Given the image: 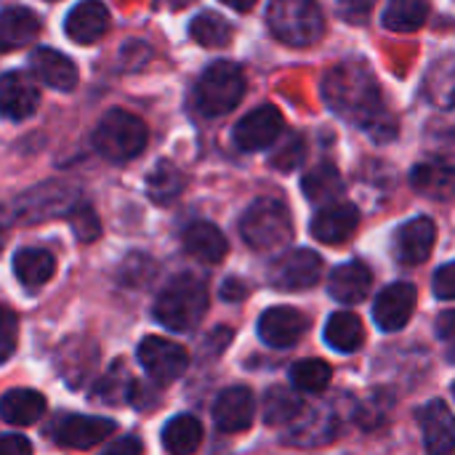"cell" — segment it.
Wrapping results in <instances>:
<instances>
[{
  "instance_id": "1",
  "label": "cell",
  "mask_w": 455,
  "mask_h": 455,
  "mask_svg": "<svg viewBox=\"0 0 455 455\" xmlns=\"http://www.w3.org/2000/svg\"><path fill=\"white\" fill-rule=\"evenodd\" d=\"M323 96L339 117L357 123L376 141H389L397 136V123L384 107L381 88L365 64L344 61L333 67L323 83Z\"/></svg>"
},
{
  "instance_id": "2",
  "label": "cell",
  "mask_w": 455,
  "mask_h": 455,
  "mask_svg": "<svg viewBox=\"0 0 455 455\" xmlns=\"http://www.w3.org/2000/svg\"><path fill=\"white\" fill-rule=\"evenodd\" d=\"M208 312V288L195 275L173 277L155 301V320L176 333H192Z\"/></svg>"
},
{
  "instance_id": "3",
  "label": "cell",
  "mask_w": 455,
  "mask_h": 455,
  "mask_svg": "<svg viewBox=\"0 0 455 455\" xmlns=\"http://www.w3.org/2000/svg\"><path fill=\"white\" fill-rule=\"evenodd\" d=\"M147 139H149V131L144 120H139L136 115L125 109H109L99 120L91 136L93 149L109 163H128L139 157L141 149L147 147Z\"/></svg>"
},
{
  "instance_id": "4",
  "label": "cell",
  "mask_w": 455,
  "mask_h": 455,
  "mask_svg": "<svg viewBox=\"0 0 455 455\" xmlns=\"http://www.w3.org/2000/svg\"><path fill=\"white\" fill-rule=\"evenodd\" d=\"M272 35L288 45H312L325 35V16L317 0H272L267 8Z\"/></svg>"
},
{
  "instance_id": "5",
  "label": "cell",
  "mask_w": 455,
  "mask_h": 455,
  "mask_svg": "<svg viewBox=\"0 0 455 455\" xmlns=\"http://www.w3.org/2000/svg\"><path fill=\"white\" fill-rule=\"evenodd\" d=\"M245 96V75L232 61H213L195 85L197 109L208 117L232 112Z\"/></svg>"
},
{
  "instance_id": "6",
  "label": "cell",
  "mask_w": 455,
  "mask_h": 455,
  "mask_svg": "<svg viewBox=\"0 0 455 455\" xmlns=\"http://www.w3.org/2000/svg\"><path fill=\"white\" fill-rule=\"evenodd\" d=\"M240 235L253 251H272L291 240L293 221L288 208L275 197H261L248 205L240 219Z\"/></svg>"
},
{
  "instance_id": "7",
  "label": "cell",
  "mask_w": 455,
  "mask_h": 455,
  "mask_svg": "<svg viewBox=\"0 0 455 455\" xmlns=\"http://www.w3.org/2000/svg\"><path fill=\"white\" fill-rule=\"evenodd\" d=\"M45 435L59 443L61 448H72V451H88L99 443H104L107 437L115 435V421L109 419H99V416H80V413H64L59 419H53L45 427Z\"/></svg>"
},
{
  "instance_id": "8",
  "label": "cell",
  "mask_w": 455,
  "mask_h": 455,
  "mask_svg": "<svg viewBox=\"0 0 455 455\" xmlns=\"http://www.w3.org/2000/svg\"><path fill=\"white\" fill-rule=\"evenodd\" d=\"M139 363L155 384H171L189 368V352L163 336H147L139 349Z\"/></svg>"
},
{
  "instance_id": "9",
  "label": "cell",
  "mask_w": 455,
  "mask_h": 455,
  "mask_svg": "<svg viewBox=\"0 0 455 455\" xmlns=\"http://www.w3.org/2000/svg\"><path fill=\"white\" fill-rule=\"evenodd\" d=\"M320 277H323V259L307 248L283 253L269 269V283L277 291H291V293L317 285Z\"/></svg>"
},
{
  "instance_id": "10",
  "label": "cell",
  "mask_w": 455,
  "mask_h": 455,
  "mask_svg": "<svg viewBox=\"0 0 455 455\" xmlns=\"http://www.w3.org/2000/svg\"><path fill=\"white\" fill-rule=\"evenodd\" d=\"M283 128H285V120L280 115V109L272 104H261L235 125L232 139H235L237 149L259 152V149H267L269 144H275L277 136L283 133Z\"/></svg>"
},
{
  "instance_id": "11",
  "label": "cell",
  "mask_w": 455,
  "mask_h": 455,
  "mask_svg": "<svg viewBox=\"0 0 455 455\" xmlns=\"http://www.w3.org/2000/svg\"><path fill=\"white\" fill-rule=\"evenodd\" d=\"M416 312V288L411 283H392L387 285L376 304H373V320L384 333L403 331Z\"/></svg>"
},
{
  "instance_id": "12",
  "label": "cell",
  "mask_w": 455,
  "mask_h": 455,
  "mask_svg": "<svg viewBox=\"0 0 455 455\" xmlns=\"http://www.w3.org/2000/svg\"><path fill=\"white\" fill-rule=\"evenodd\" d=\"M309 328V320L293 307H272L259 317V336L272 349L293 347Z\"/></svg>"
},
{
  "instance_id": "13",
  "label": "cell",
  "mask_w": 455,
  "mask_h": 455,
  "mask_svg": "<svg viewBox=\"0 0 455 455\" xmlns=\"http://www.w3.org/2000/svg\"><path fill=\"white\" fill-rule=\"evenodd\" d=\"M253 416H256V400L248 387H229L213 403V421L224 435H237L251 429Z\"/></svg>"
},
{
  "instance_id": "14",
  "label": "cell",
  "mask_w": 455,
  "mask_h": 455,
  "mask_svg": "<svg viewBox=\"0 0 455 455\" xmlns=\"http://www.w3.org/2000/svg\"><path fill=\"white\" fill-rule=\"evenodd\" d=\"M437 243V227L432 219L427 216H419L408 224H403L397 229V237H395V253H397V261L405 264V267H416V264H424L429 256H432V248Z\"/></svg>"
},
{
  "instance_id": "15",
  "label": "cell",
  "mask_w": 455,
  "mask_h": 455,
  "mask_svg": "<svg viewBox=\"0 0 455 455\" xmlns=\"http://www.w3.org/2000/svg\"><path fill=\"white\" fill-rule=\"evenodd\" d=\"M40 104V91L24 72H8L0 77V117L27 120Z\"/></svg>"
},
{
  "instance_id": "16",
  "label": "cell",
  "mask_w": 455,
  "mask_h": 455,
  "mask_svg": "<svg viewBox=\"0 0 455 455\" xmlns=\"http://www.w3.org/2000/svg\"><path fill=\"white\" fill-rule=\"evenodd\" d=\"M360 224V213L349 203H328L312 219V237L325 245H339L355 235Z\"/></svg>"
},
{
  "instance_id": "17",
  "label": "cell",
  "mask_w": 455,
  "mask_h": 455,
  "mask_svg": "<svg viewBox=\"0 0 455 455\" xmlns=\"http://www.w3.org/2000/svg\"><path fill=\"white\" fill-rule=\"evenodd\" d=\"M109 29V11L101 0H80L64 21V32L69 40L80 43V45H91L99 37H104V32Z\"/></svg>"
},
{
  "instance_id": "18",
  "label": "cell",
  "mask_w": 455,
  "mask_h": 455,
  "mask_svg": "<svg viewBox=\"0 0 455 455\" xmlns=\"http://www.w3.org/2000/svg\"><path fill=\"white\" fill-rule=\"evenodd\" d=\"M421 429L427 455H453L455 448V424L448 403L435 400L421 411Z\"/></svg>"
},
{
  "instance_id": "19",
  "label": "cell",
  "mask_w": 455,
  "mask_h": 455,
  "mask_svg": "<svg viewBox=\"0 0 455 455\" xmlns=\"http://www.w3.org/2000/svg\"><path fill=\"white\" fill-rule=\"evenodd\" d=\"M371 285H373V275L365 264L360 261H349V264H341L331 272V280H328V291L331 296L339 301V304H360L368 299L371 293Z\"/></svg>"
},
{
  "instance_id": "20",
  "label": "cell",
  "mask_w": 455,
  "mask_h": 455,
  "mask_svg": "<svg viewBox=\"0 0 455 455\" xmlns=\"http://www.w3.org/2000/svg\"><path fill=\"white\" fill-rule=\"evenodd\" d=\"M96 360H99L96 344L88 339H69L61 344L56 355V365L69 387H83V381L96 371Z\"/></svg>"
},
{
  "instance_id": "21",
  "label": "cell",
  "mask_w": 455,
  "mask_h": 455,
  "mask_svg": "<svg viewBox=\"0 0 455 455\" xmlns=\"http://www.w3.org/2000/svg\"><path fill=\"white\" fill-rule=\"evenodd\" d=\"M29 67L40 83H45L56 91H72L77 85V77H80L75 61L67 59L64 53L53 51V48H37L29 59Z\"/></svg>"
},
{
  "instance_id": "22",
  "label": "cell",
  "mask_w": 455,
  "mask_h": 455,
  "mask_svg": "<svg viewBox=\"0 0 455 455\" xmlns=\"http://www.w3.org/2000/svg\"><path fill=\"white\" fill-rule=\"evenodd\" d=\"M184 251L197 261L219 264V261H224L229 245H227V237L221 235V229L216 224L197 221V224L187 227V232H184Z\"/></svg>"
},
{
  "instance_id": "23",
  "label": "cell",
  "mask_w": 455,
  "mask_h": 455,
  "mask_svg": "<svg viewBox=\"0 0 455 455\" xmlns=\"http://www.w3.org/2000/svg\"><path fill=\"white\" fill-rule=\"evenodd\" d=\"M40 35V19L29 8H8L0 13V51H16L35 43Z\"/></svg>"
},
{
  "instance_id": "24",
  "label": "cell",
  "mask_w": 455,
  "mask_h": 455,
  "mask_svg": "<svg viewBox=\"0 0 455 455\" xmlns=\"http://www.w3.org/2000/svg\"><path fill=\"white\" fill-rule=\"evenodd\" d=\"M45 413V397L35 389H11L0 397V419L13 427H29Z\"/></svg>"
},
{
  "instance_id": "25",
  "label": "cell",
  "mask_w": 455,
  "mask_h": 455,
  "mask_svg": "<svg viewBox=\"0 0 455 455\" xmlns=\"http://www.w3.org/2000/svg\"><path fill=\"white\" fill-rule=\"evenodd\" d=\"M365 328L355 312H336L325 323V344L341 355H352L363 347Z\"/></svg>"
},
{
  "instance_id": "26",
  "label": "cell",
  "mask_w": 455,
  "mask_h": 455,
  "mask_svg": "<svg viewBox=\"0 0 455 455\" xmlns=\"http://www.w3.org/2000/svg\"><path fill=\"white\" fill-rule=\"evenodd\" d=\"M13 272H16L21 285L40 288V285H45L53 277L56 259L48 251H43V248H21L13 256Z\"/></svg>"
},
{
  "instance_id": "27",
  "label": "cell",
  "mask_w": 455,
  "mask_h": 455,
  "mask_svg": "<svg viewBox=\"0 0 455 455\" xmlns=\"http://www.w3.org/2000/svg\"><path fill=\"white\" fill-rule=\"evenodd\" d=\"M163 445L171 455H192L203 445V424L195 416H176L163 429Z\"/></svg>"
},
{
  "instance_id": "28",
  "label": "cell",
  "mask_w": 455,
  "mask_h": 455,
  "mask_svg": "<svg viewBox=\"0 0 455 455\" xmlns=\"http://www.w3.org/2000/svg\"><path fill=\"white\" fill-rule=\"evenodd\" d=\"M296 429L288 435V443L291 445H299V448H315V445H323V443H331L333 435H336V416L328 413V411H312L307 419H296Z\"/></svg>"
},
{
  "instance_id": "29",
  "label": "cell",
  "mask_w": 455,
  "mask_h": 455,
  "mask_svg": "<svg viewBox=\"0 0 455 455\" xmlns=\"http://www.w3.org/2000/svg\"><path fill=\"white\" fill-rule=\"evenodd\" d=\"M301 189H304V197L309 203L320 205V203H333L341 195L344 181H341V173L336 165L320 163L317 168L307 171V176L301 179Z\"/></svg>"
},
{
  "instance_id": "30",
  "label": "cell",
  "mask_w": 455,
  "mask_h": 455,
  "mask_svg": "<svg viewBox=\"0 0 455 455\" xmlns=\"http://www.w3.org/2000/svg\"><path fill=\"white\" fill-rule=\"evenodd\" d=\"M429 19V0H389L384 8V27L392 32H416Z\"/></svg>"
},
{
  "instance_id": "31",
  "label": "cell",
  "mask_w": 455,
  "mask_h": 455,
  "mask_svg": "<svg viewBox=\"0 0 455 455\" xmlns=\"http://www.w3.org/2000/svg\"><path fill=\"white\" fill-rule=\"evenodd\" d=\"M147 192L152 203L168 205L184 192V173L171 160H160L147 176Z\"/></svg>"
},
{
  "instance_id": "32",
  "label": "cell",
  "mask_w": 455,
  "mask_h": 455,
  "mask_svg": "<svg viewBox=\"0 0 455 455\" xmlns=\"http://www.w3.org/2000/svg\"><path fill=\"white\" fill-rule=\"evenodd\" d=\"M232 35H235L232 24L216 11H203L189 21V37L205 48H224L232 43Z\"/></svg>"
},
{
  "instance_id": "33",
  "label": "cell",
  "mask_w": 455,
  "mask_h": 455,
  "mask_svg": "<svg viewBox=\"0 0 455 455\" xmlns=\"http://www.w3.org/2000/svg\"><path fill=\"white\" fill-rule=\"evenodd\" d=\"M264 421L269 427H283V424H291L301 416L304 411V400L299 395H293L291 389L285 387H272L267 395H264Z\"/></svg>"
},
{
  "instance_id": "34",
  "label": "cell",
  "mask_w": 455,
  "mask_h": 455,
  "mask_svg": "<svg viewBox=\"0 0 455 455\" xmlns=\"http://www.w3.org/2000/svg\"><path fill=\"white\" fill-rule=\"evenodd\" d=\"M411 184L424 195L448 197V192L453 189V168H451V163H440V160L416 165L411 173Z\"/></svg>"
},
{
  "instance_id": "35",
  "label": "cell",
  "mask_w": 455,
  "mask_h": 455,
  "mask_svg": "<svg viewBox=\"0 0 455 455\" xmlns=\"http://www.w3.org/2000/svg\"><path fill=\"white\" fill-rule=\"evenodd\" d=\"M331 376H333V371L323 360H299L291 368V381L304 395H320V392H325L328 384H331Z\"/></svg>"
},
{
  "instance_id": "36",
  "label": "cell",
  "mask_w": 455,
  "mask_h": 455,
  "mask_svg": "<svg viewBox=\"0 0 455 455\" xmlns=\"http://www.w3.org/2000/svg\"><path fill=\"white\" fill-rule=\"evenodd\" d=\"M131 384H133V381H131L125 365L117 363V365L109 368V373L101 376V381H99L96 389H93V397H96L99 403H104V405H120V403L128 400Z\"/></svg>"
},
{
  "instance_id": "37",
  "label": "cell",
  "mask_w": 455,
  "mask_h": 455,
  "mask_svg": "<svg viewBox=\"0 0 455 455\" xmlns=\"http://www.w3.org/2000/svg\"><path fill=\"white\" fill-rule=\"evenodd\" d=\"M157 275V264L144 253H131L120 267V283L128 288H147Z\"/></svg>"
},
{
  "instance_id": "38",
  "label": "cell",
  "mask_w": 455,
  "mask_h": 455,
  "mask_svg": "<svg viewBox=\"0 0 455 455\" xmlns=\"http://www.w3.org/2000/svg\"><path fill=\"white\" fill-rule=\"evenodd\" d=\"M304 157H307V144H304V139H301L299 133H291V136L285 139V144L269 157V165L277 168V171H283V173H288V171H296V168L304 163Z\"/></svg>"
},
{
  "instance_id": "39",
  "label": "cell",
  "mask_w": 455,
  "mask_h": 455,
  "mask_svg": "<svg viewBox=\"0 0 455 455\" xmlns=\"http://www.w3.org/2000/svg\"><path fill=\"white\" fill-rule=\"evenodd\" d=\"M69 224H72L80 243H93L99 237V232H101L96 211L91 205H85V203H75L69 208Z\"/></svg>"
},
{
  "instance_id": "40",
  "label": "cell",
  "mask_w": 455,
  "mask_h": 455,
  "mask_svg": "<svg viewBox=\"0 0 455 455\" xmlns=\"http://www.w3.org/2000/svg\"><path fill=\"white\" fill-rule=\"evenodd\" d=\"M16 339H19V320L11 309L0 304V363H5L13 355Z\"/></svg>"
},
{
  "instance_id": "41",
  "label": "cell",
  "mask_w": 455,
  "mask_h": 455,
  "mask_svg": "<svg viewBox=\"0 0 455 455\" xmlns=\"http://www.w3.org/2000/svg\"><path fill=\"white\" fill-rule=\"evenodd\" d=\"M432 288H435V296L443 299V301H453L455 299V264H443L437 272H435V280H432Z\"/></svg>"
},
{
  "instance_id": "42",
  "label": "cell",
  "mask_w": 455,
  "mask_h": 455,
  "mask_svg": "<svg viewBox=\"0 0 455 455\" xmlns=\"http://www.w3.org/2000/svg\"><path fill=\"white\" fill-rule=\"evenodd\" d=\"M376 0H339V13L355 24H360L363 19H368V13L373 11Z\"/></svg>"
},
{
  "instance_id": "43",
  "label": "cell",
  "mask_w": 455,
  "mask_h": 455,
  "mask_svg": "<svg viewBox=\"0 0 455 455\" xmlns=\"http://www.w3.org/2000/svg\"><path fill=\"white\" fill-rule=\"evenodd\" d=\"M0 455H32V443L21 435H3Z\"/></svg>"
},
{
  "instance_id": "44",
  "label": "cell",
  "mask_w": 455,
  "mask_h": 455,
  "mask_svg": "<svg viewBox=\"0 0 455 455\" xmlns=\"http://www.w3.org/2000/svg\"><path fill=\"white\" fill-rule=\"evenodd\" d=\"M101 455H144V443L136 435L120 437L115 445H109Z\"/></svg>"
},
{
  "instance_id": "45",
  "label": "cell",
  "mask_w": 455,
  "mask_h": 455,
  "mask_svg": "<svg viewBox=\"0 0 455 455\" xmlns=\"http://www.w3.org/2000/svg\"><path fill=\"white\" fill-rule=\"evenodd\" d=\"M245 296H248V288H245V283L237 280V277H229V280L221 285V299H227V301H243Z\"/></svg>"
},
{
  "instance_id": "46",
  "label": "cell",
  "mask_w": 455,
  "mask_h": 455,
  "mask_svg": "<svg viewBox=\"0 0 455 455\" xmlns=\"http://www.w3.org/2000/svg\"><path fill=\"white\" fill-rule=\"evenodd\" d=\"M453 325L455 312H443V317H440V323H437V331H440V336H443L445 341H453Z\"/></svg>"
},
{
  "instance_id": "47",
  "label": "cell",
  "mask_w": 455,
  "mask_h": 455,
  "mask_svg": "<svg viewBox=\"0 0 455 455\" xmlns=\"http://www.w3.org/2000/svg\"><path fill=\"white\" fill-rule=\"evenodd\" d=\"M224 5H229V8H235V11H251L253 5H256V0H221Z\"/></svg>"
},
{
  "instance_id": "48",
  "label": "cell",
  "mask_w": 455,
  "mask_h": 455,
  "mask_svg": "<svg viewBox=\"0 0 455 455\" xmlns=\"http://www.w3.org/2000/svg\"><path fill=\"white\" fill-rule=\"evenodd\" d=\"M195 0H168V5L171 8H187V5H192Z\"/></svg>"
},
{
  "instance_id": "49",
  "label": "cell",
  "mask_w": 455,
  "mask_h": 455,
  "mask_svg": "<svg viewBox=\"0 0 455 455\" xmlns=\"http://www.w3.org/2000/svg\"><path fill=\"white\" fill-rule=\"evenodd\" d=\"M0 251H3V229H0Z\"/></svg>"
}]
</instances>
